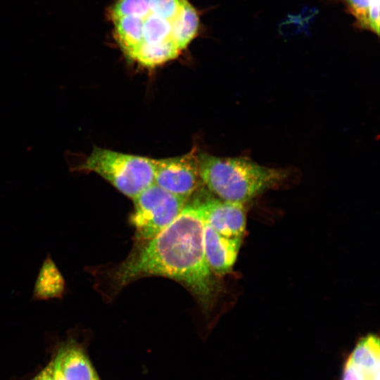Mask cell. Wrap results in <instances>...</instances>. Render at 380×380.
<instances>
[{"label":"cell","mask_w":380,"mask_h":380,"mask_svg":"<svg viewBox=\"0 0 380 380\" xmlns=\"http://www.w3.org/2000/svg\"><path fill=\"white\" fill-rule=\"evenodd\" d=\"M204 222L198 201L185 205L176 219L152 239L137 242L110 278L122 288L141 277L160 276L186 287L205 310L215 300L217 285L203 251Z\"/></svg>","instance_id":"6da1fadb"},{"label":"cell","mask_w":380,"mask_h":380,"mask_svg":"<svg viewBox=\"0 0 380 380\" xmlns=\"http://www.w3.org/2000/svg\"><path fill=\"white\" fill-rule=\"evenodd\" d=\"M110 20L125 56L148 68L177 58L199 27L198 15L189 0H118Z\"/></svg>","instance_id":"7a4b0ae2"},{"label":"cell","mask_w":380,"mask_h":380,"mask_svg":"<svg viewBox=\"0 0 380 380\" xmlns=\"http://www.w3.org/2000/svg\"><path fill=\"white\" fill-rule=\"evenodd\" d=\"M201 182L219 198L245 204L278 186L288 176L285 170L261 165L243 158H221L198 153Z\"/></svg>","instance_id":"3957f363"},{"label":"cell","mask_w":380,"mask_h":380,"mask_svg":"<svg viewBox=\"0 0 380 380\" xmlns=\"http://www.w3.org/2000/svg\"><path fill=\"white\" fill-rule=\"evenodd\" d=\"M71 172H94L133 199L154 183V159L94 146L87 156L66 152Z\"/></svg>","instance_id":"277c9868"},{"label":"cell","mask_w":380,"mask_h":380,"mask_svg":"<svg viewBox=\"0 0 380 380\" xmlns=\"http://www.w3.org/2000/svg\"><path fill=\"white\" fill-rule=\"evenodd\" d=\"M134 210L129 222L134 239L142 242L156 236L179 215L188 199L152 184L133 199Z\"/></svg>","instance_id":"5b68a950"},{"label":"cell","mask_w":380,"mask_h":380,"mask_svg":"<svg viewBox=\"0 0 380 380\" xmlns=\"http://www.w3.org/2000/svg\"><path fill=\"white\" fill-rule=\"evenodd\" d=\"M154 183L186 199L193 194L201 182L198 153L196 148L177 157L154 159Z\"/></svg>","instance_id":"8992f818"},{"label":"cell","mask_w":380,"mask_h":380,"mask_svg":"<svg viewBox=\"0 0 380 380\" xmlns=\"http://www.w3.org/2000/svg\"><path fill=\"white\" fill-rule=\"evenodd\" d=\"M198 202L205 224L223 236L242 239L246 225L244 204L219 198Z\"/></svg>","instance_id":"52a82bcc"},{"label":"cell","mask_w":380,"mask_h":380,"mask_svg":"<svg viewBox=\"0 0 380 380\" xmlns=\"http://www.w3.org/2000/svg\"><path fill=\"white\" fill-rule=\"evenodd\" d=\"M51 362L64 380H101L84 345L72 334L58 343Z\"/></svg>","instance_id":"ba28073f"},{"label":"cell","mask_w":380,"mask_h":380,"mask_svg":"<svg viewBox=\"0 0 380 380\" xmlns=\"http://www.w3.org/2000/svg\"><path fill=\"white\" fill-rule=\"evenodd\" d=\"M241 244V238L223 236L204 223L203 251L212 272L224 275L232 271Z\"/></svg>","instance_id":"9c48e42d"},{"label":"cell","mask_w":380,"mask_h":380,"mask_svg":"<svg viewBox=\"0 0 380 380\" xmlns=\"http://www.w3.org/2000/svg\"><path fill=\"white\" fill-rule=\"evenodd\" d=\"M360 380H379L380 343L377 336L362 337L347 358Z\"/></svg>","instance_id":"30bf717a"},{"label":"cell","mask_w":380,"mask_h":380,"mask_svg":"<svg viewBox=\"0 0 380 380\" xmlns=\"http://www.w3.org/2000/svg\"><path fill=\"white\" fill-rule=\"evenodd\" d=\"M66 289L63 274L48 254L39 269L34 286L32 300H62Z\"/></svg>","instance_id":"8fae6325"},{"label":"cell","mask_w":380,"mask_h":380,"mask_svg":"<svg viewBox=\"0 0 380 380\" xmlns=\"http://www.w3.org/2000/svg\"><path fill=\"white\" fill-rule=\"evenodd\" d=\"M348 9L355 17L360 26L369 29L371 0H345Z\"/></svg>","instance_id":"7c38bea8"},{"label":"cell","mask_w":380,"mask_h":380,"mask_svg":"<svg viewBox=\"0 0 380 380\" xmlns=\"http://www.w3.org/2000/svg\"><path fill=\"white\" fill-rule=\"evenodd\" d=\"M369 30L379 32V0H371L369 8Z\"/></svg>","instance_id":"4fadbf2b"},{"label":"cell","mask_w":380,"mask_h":380,"mask_svg":"<svg viewBox=\"0 0 380 380\" xmlns=\"http://www.w3.org/2000/svg\"><path fill=\"white\" fill-rule=\"evenodd\" d=\"M341 380H360L352 365L347 360L343 369Z\"/></svg>","instance_id":"5bb4252c"},{"label":"cell","mask_w":380,"mask_h":380,"mask_svg":"<svg viewBox=\"0 0 380 380\" xmlns=\"http://www.w3.org/2000/svg\"><path fill=\"white\" fill-rule=\"evenodd\" d=\"M31 380H52L51 369L49 363Z\"/></svg>","instance_id":"9a60e30c"}]
</instances>
